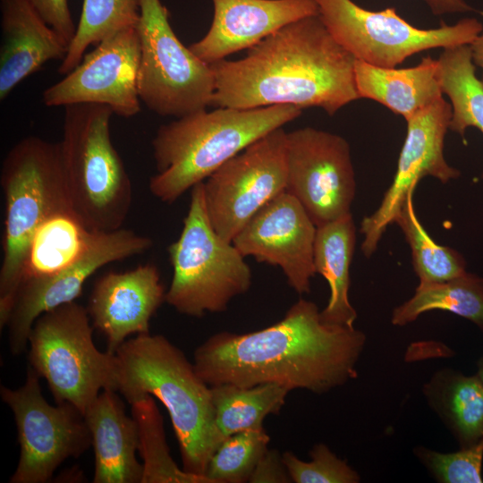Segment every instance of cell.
<instances>
[{
    "label": "cell",
    "mask_w": 483,
    "mask_h": 483,
    "mask_svg": "<svg viewBox=\"0 0 483 483\" xmlns=\"http://www.w3.org/2000/svg\"><path fill=\"white\" fill-rule=\"evenodd\" d=\"M5 202L0 268V326H6L31 238L51 214L72 208L59 145L37 136L19 140L1 166ZM73 209V208H72Z\"/></svg>",
    "instance_id": "cell-6"
},
{
    "label": "cell",
    "mask_w": 483,
    "mask_h": 483,
    "mask_svg": "<svg viewBox=\"0 0 483 483\" xmlns=\"http://www.w3.org/2000/svg\"><path fill=\"white\" fill-rule=\"evenodd\" d=\"M365 342L361 331L326 324L316 303L300 299L272 326L211 335L195 350L193 364L210 386L276 384L321 394L357 377Z\"/></svg>",
    "instance_id": "cell-1"
},
{
    "label": "cell",
    "mask_w": 483,
    "mask_h": 483,
    "mask_svg": "<svg viewBox=\"0 0 483 483\" xmlns=\"http://www.w3.org/2000/svg\"><path fill=\"white\" fill-rule=\"evenodd\" d=\"M424 2L435 15L464 13H479L483 14V12L476 10L465 0H424Z\"/></svg>",
    "instance_id": "cell-37"
},
{
    "label": "cell",
    "mask_w": 483,
    "mask_h": 483,
    "mask_svg": "<svg viewBox=\"0 0 483 483\" xmlns=\"http://www.w3.org/2000/svg\"><path fill=\"white\" fill-rule=\"evenodd\" d=\"M131 405L138 427V451L143 461L141 483H212L207 477L189 473L176 465L166 443L163 418L151 395Z\"/></svg>",
    "instance_id": "cell-29"
},
{
    "label": "cell",
    "mask_w": 483,
    "mask_h": 483,
    "mask_svg": "<svg viewBox=\"0 0 483 483\" xmlns=\"http://www.w3.org/2000/svg\"><path fill=\"white\" fill-rule=\"evenodd\" d=\"M207 34L189 48L211 64L249 49L284 26L318 14L315 0H212Z\"/></svg>",
    "instance_id": "cell-19"
},
{
    "label": "cell",
    "mask_w": 483,
    "mask_h": 483,
    "mask_svg": "<svg viewBox=\"0 0 483 483\" xmlns=\"http://www.w3.org/2000/svg\"><path fill=\"white\" fill-rule=\"evenodd\" d=\"M434 309L462 317L483 331V277L466 271L444 282L419 284L413 296L393 310L391 322L405 326Z\"/></svg>",
    "instance_id": "cell-27"
},
{
    "label": "cell",
    "mask_w": 483,
    "mask_h": 483,
    "mask_svg": "<svg viewBox=\"0 0 483 483\" xmlns=\"http://www.w3.org/2000/svg\"><path fill=\"white\" fill-rule=\"evenodd\" d=\"M153 241L124 228L95 232L85 252L71 266L52 275L21 282L6 326L10 351L22 353L37 318L43 313L75 301L86 281L99 268L142 254Z\"/></svg>",
    "instance_id": "cell-14"
},
{
    "label": "cell",
    "mask_w": 483,
    "mask_h": 483,
    "mask_svg": "<svg viewBox=\"0 0 483 483\" xmlns=\"http://www.w3.org/2000/svg\"><path fill=\"white\" fill-rule=\"evenodd\" d=\"M139 19V0H83L75 36L58 72L69 73L80 63L89 46H97L123 29L137 27Z\"/></svg>",
    "instance_id": "cell-30"
},
{
    "label": "cell",
    "mask_w": 483,
    "mask_h": 483,
    "mask_svg": "<svg viewBox=\"0 0 483 483\" xmlns=\"http://www.w3.org/2000/svg\"><path fill=\"white\" fill-rule=\"evenodd\" d=\"M114 390H103L84 418L95 456L94 483H141L143 466L136 457L138 427Z\"/></svg>",
    "instance_id": "cell-21"
},
{
    "label": "cell",
    "mask_w": 483,
    "mask_h": 483,
    "mask_svg": "<svg viewBox=\"0 0 483 483\" xmlns=\"http://www.w3.org/2000/svg\"><path fill=\"white\" fill-rule=\"evenodd\" d=\"M0 99L51 60L63 61L68 45L27 0H1Z\"/></svg>",
    "instance_id": "cell-20"
},
{
    "label": "cell",
    "mask_w": 483,
    "mask_h": 483,
    "mask_svg": "<svg viewBox=\"0 0 483 483\" xmlns=\"http://www.w3.org/2000/svg\"><path fill=\"white\" fill-rule=\"evenodd\" d=\"M39 377L30 367L21 387L0 389L13 413L21 448L11 483L47 482L65 460L80 457L92 445L84 414L69 402L48 403Z\"/></svg>",
    "instance_id": "cell-11"
},
{
    "label": "cell",
    "mask_w": 483,
    "mask_h": 483,
    "mask_svg": "<svg viewBox=\"0 0 483 483\" xmlns=\"http://www.w3.org/2000/svg\"><path fill=\"white\" fill-rule=\"evenodd\" d=\"M410 192L394 218L410 245L412 265L419 284L450 280L466 272V262L457 250L437 244L419 222Z\"/></svg>",
    "instance_id": "cell-31"
},
{
    "label": "cell",
    "mask_w": 483,
    "mask_h": 483,
    "mask_svg": "<svg viewBox=\"0 0 483 483\" xmlns=\"http://www.w3.org/2000/svg\"><path fill=\"white\" fill-rule=\"evenodd\" d=\"M89 318L87 308L65 303L40 315L29 335L30 367L56 403L69 402L83 414L101 391L118 387L116 355L96 347Z\"/></svg>",
    "instance_id": "cell-8"
},
{
    "label": "cell",
    "mask_w": 483,
    "mask_h": 483,
    "mask_svg": "<svg viewBox=\"0 0 483 483\" xmlns=\"http://www.w3.org/2000/svg\"><path fill=\"white\" fill-rule=\"evenodd\" d=\"M165 293L153 264L99 277L87 309L93 326L106 337V351L114 354L131 335L149 333L150 319L165 301Z\"/></svg>",
    "instance_id": "cell-18"
},
{
    "label": "cell",
    "mask_w": 483,
    "mask_h": 483,
    "mask_svg": "<svg viewBox=\"0 0 483 483\" xmlns=\"http://www.w3.org/2000/svg\"><path fill=\"white\" fill-rule=\"evenodd\" d=\"M114 354L117 391L130 404L146 395L159 400L170 415L182 469L205 476L221 444L210 386L185 354L162 335H137L124 341Z\"/></svg>",
    "instance_id": "cell-3"
},
{
    "label": "cell",
    "mask_w": 483,
    "mask_h": 483,
    "mask_svg": "<svg viewBox=\"0 0 483 483\" xmlns=\"http://www.w3.org/2000/svg\"><path fill=\"white\" fill-rule=\"evenodd\" d=\"M478 370H477V376L479 377V379L483 383V356L478 361Z\"/></svg>",
    "instance_id": "cell-39"
},
{
    "label": "cell",
    "mask_w": 483,
    "mask_h": 483,
    "mask_svg": "<svg viewBox=\"0 0 483 483\" xmlns=\"http://www.w3.org/2000/svg\"><path fill=\"white\" fill-rule=\"evenodd\" d=\"M452 118V106L444 97L406 120L407 131L392 184L377 209L360 224L361 250L369 258L377 250L387 226L403 206L410 192L425 176L443 183L459 178L460 171L445 158V138Z\"/></svg>",
    "instance_id": "cell-16"
},
{
    "label": "cell",
    "mask_w": 483,
    "mask_h": 483,
    "mask_svg": "<svg viewBox=\"0 0 483 483\" xmlns=\"http://www.w3.org/2000/svg\"><path fill=\"white\" fill-rule=\"evenodd\" d=\"M286 135L283 127L261 137L203 182L215 231L232 242L246 223L286 189Z\"/></svg>",
    "instance_id": "cell-12"
},
{
    "label": "cell",
    "mask_w": 483,
    "mask_h": 483,
    "mask_svg": "<svg viewBox=\"0 0 483 483\" xmlns=\"http://www.w3.org/2000/svg\"><path fill=\"white\" fill-rule=\"evenodd\" d=\"M437 62L441 89L452 106L449 130L462 138L469 127L483 134V84L476 75L469 45L443 48Z\"/></svg>",
    "instance_id": "cell-28"
},
{
    "label": "cell",
    "mask_w": 483,
    "mask_h": 483,
    "mask_svg": "<svg viewBox=\"0 0 483 483\" xmlns=\"http://www.w3.org/2000/svg\"><path fill=\"white\" fill-rule=\"evenodd\" d=\"M469 48L473 64L482 71L480 80L483 84V30L469 45Z\"/></svg>",
    "instance_id": "cell-38"
},
{
    "label": "cell",
    "mask_w": 483,
    "mask_h": 483,
    "mask_svg": "<svg viewBox=\"0 0 483 483\" xmlns=\"http://www.w3.org/2000/svg\"><path fill=\"white\" fill-rule=\"evenodd\" d=\"M414 453L438 482H483V438L453 453H444L419 446L415 448Z\"/></svg>",
    "instance_id": "cell-33"
},
{
    "label": "cell",
    "mask_w": 483,
    "mask_h": 483,
    "mask_svg": "<svg viewBox=\"0 0 483 483\" xmlns=\"http://www.w3.org/2000/svg\"><path fill=\"white\" fill-rule=\"evenodd\" d=\"M311 460L304 462L293 453H282L292 482L295 483H357L360 476L346 461L340 459L327 445H315L309 452Z\"/></svg>",
    "instance_id": "cell-34"
},
{
    "label": "cell",
    "mask_w": 483,
    "mask_h": 483,
    "mask_svg": "<svg viewBox=\"0 0 483 483\" xmlns=\"http://www.w3.org/2000/svg\"><path fill=\"white\" fill-rule=\"evenodd\" d=\"M326 29L356 60L394 68L419 52L470 45L483 30L476 18L453 25L419 29L397 14L395 8L365 9L352 0H315Z\"/></svg>",
    "instance_id": "cell-10"
},
{
    "label": "cell",
    "mask_w": 483,
    "mask_h": 483,
    "mask_svg": "<svg viewBox=\"0 0 483 483\" xmlns=\"http://www.w3.org/2000/svg\"><path fill=\"white\" fill-rule=\"evenodd\" d=\"M317 226L301 202L286 190L265 204L233 240L244 256L278 266L299 294L310 292L316 274Z\"/></svg>",
    "instance_id": "cell-17"
},
{
    "label": "cell",
    "mask_w": 483,
    "mask_h": 483,
    "mask_svg": "<svg viewBox=\"0 0 483 483\" xmlns=\"http://www.w3.org/2000/svg\"><path fill=\"white\" fill-rule=\"evenodd\" d=\"M355 242L356 229L352 213L317 227L315 270L325 277L330 287L328 303L320 311L326 324L353 327L357 318L349 300L350 267Z\"/></svg>",
    "instance_id": "cell-23"
},
{
    "label": "cell",
    "mask_w": 483,
    "mask_h": 483,
    "mask_svg": "<svg viewBox=\"0 0 483 483\" xmlns=\"http://www.w3.org/2000/svg\"><path fill=\"white\" fill-rule=\"evenodd\" d=\"M423 394L460 448L483 438V383L477 375L442 369L424 385Z\"/></svg>",
    "instance_id": "cell-24"
},
{
    "label": "cell",
    "mask_w": 483,
    "mask_h": 483,
    "mask_svg": "<svg viewBox=\"0 0 483 483\" xmlns=\"http://www.w3.org/2000/svg\"><path fill=\"white\" fill-rule=\"evenodd\" d=\"M301 114L292 105L217 107L161 125L152 140L157 174L150 178V192L162 202H174L248 146Z\"/></svg>",
    "instance_id": "cell-4"
},
{
    "label": "cell",
    "mask_w": 483,
    "mask_h": 483,
    "mask_svg": "<svg viewBox=\"0 0 483 483\" xmlns=\"http://www.w3.org/2000/svg\"><path fill=\"white\" fill-rule=\"evenodd\" d=\"M140 38L137 27L115 32L85 54L62 80L46 89L47 106L89 103L105 105L114 114L131 117L140 111Z\"/></svg>",
    "instance_id": "cell-15"
},
{
    "label": "cell",
    "mask_w": 483,
    "mask_h": 483,
    "mask_svg": "<svg viewBox=\"0 0 483 483\" xmlns=\"http://www.w3.org/2000/svg\"><path fill=\"white\" fill-rule=\"evenodd\" d=\"M94 233L72 208L51 214L31 238L21 282L52 275L65 269L85 252Z\"/></svg>",
    "instance_id": "cell-25"
},
{
    "label": "cell",
    "mask_w": 483,
    "mask_h": 483,
    "mask_svg": "<svg viewBox=\"0 0 483 483\" xmlns=\"http://www.w3.org/2000/svg\"><path fill=\"white\" fill-rule=\"evenodd\" d=\"M113 114L105 105L66 106L58 142L72 207L94 232L123 228L132 202L130 176L111 139Z\"/></svg>",
    "instance_id": "cell-5"
},
{
    "label": "cell",
    "mask_w": 483,
    "mask_h": 483,
    "mask_svg": "<svg viewBox=\"0 0 483 483\" xmlns=\"http://www.w3.org/2000/svg\"><path fill=\"white\" fill-rule=\"evenodd\" d=\"M249 482L288 483L292 479L284 464L282 454L276 449H268L258 462Z\"/></svg>",
    "instance_id": "cell-36"
},
{
    "label": "cell",
    "mask_w": 483,
    "mask_h": 483,
    "mask_svg": "<svg viewBox=\"0 0 483 483\" xmlns=\"http://www.w3.org/2000/svg\"><path fill=\"white\" fill-rule=\"evenodd\" d=\"M286 165L285 190L317 227L351 213L356 181L344 138L313 127L287 132Z\"/></svg>",
    "instance_id": "cell-13"
},
{
    "label": "cell",
    "mask_w": 483,
    "mask_h": 483,
    "mask_svg": "<svg viewBox=\"0 0 483 483\" xmlns=\"http://www.w3.org/2000/svg\"><path fill=\"white\" fill-rule=\"evenodd\" d=\"M38 14L69 46L72 41L77 26L74 25L68 0H27Z\"/></svg>",
    "instance_id": "cell-35"
},
{
    "label": "cell",
    "mask_w": 483,
    "mask_h": 483,
    "mask_svg": "<svg viewBox=\"0 0 483 483\" xmlns=\"http://www.w3.org/2000/svg\"><path fill=\"white\" fill-rule=\"evenodd\" d=\"M269 436L264 428L226 437L212 454L205 476L212 483H243L267 450Z\"/></svg>",
    "instance_id": "cell-32"
},
{
    "label": "cell",
    "mask_w": 483,
    "mask_h": 483,
    "mask_svg": "<svg viewBox=\"0 0 483 483\" xmlns=\"http://www.w3.org/2000/svg\"><path fill=\"white\" fill-rule=\"evenodd\" d=\"M139 3L140 101L159 115L175 118L206 109L215 91L210 64L179 40L160 0Z\"/></svg>",
    "instance_id": "cell-9"
},
{
    "label": "cell",
    "mask_w": 483,
    "mask_h": 483,
    "mask_svg": "<svg viewBox=\"0 0 483 483\" xmlns=\"http://www.w3.org/2000/svg\"><path fill=\"white\" fill-rule=\"evenodd\" d=\"M210 387L221 443L233 434L264 428V419L279 413L290 392L276 384L250 387L222 384Z\"/></svg>",
    "instance_id": "cell-26"
},
{
    "label": "cell",
    "mask_w": 483,
    "mask_h": 483,
    "mask_svg": "<svg viewBox=\"0 0 483 483\" xmlns=\"http://www.w3.org/2000/svg\"><path fill=\"white\" fill-rule=\"evenodd\" d=\"M167 252L173 278L165 301L182 315L200 318L223 312L251 285V270L245 257L209 221L203 182L191 189L182 230Z\"/></svg>",
    "instance_id": "cell-7"
},
{
    "label": "cell",
    "mask_w": 483,
    "mask_h": 483,
    "mask_svg": "<svg viewBox=\"0 0 483 483\" xmlns=\"http://www.w3.org/2000/svg\"><path fill=\"white\" fill-rule=\"evenodd\" d=\"M354 75L360 98L374 100L405 121L444 95L437 59L430 55L409 68H384L356 60Z\"/></svg>",
    "instance_id": "cell-22"
},
{
    "label": "cell",
    "mask_w": 483,
    "mask_h": 483,
    "mask_svg": "<svg viewBox=\"0 0 483 483\" xmlns=\"http://www.w3.org/2000/svg\"><path fill=\"white\" fill-rule=\"evenodd\" d=\"M247 50L242 59L210 64L215 75L210 106H317L334 115L360 98L356 58L336 41L319 14L291 22Z\"/></svg>",
    "instance_id": "cell-2"
}]
</instances>
